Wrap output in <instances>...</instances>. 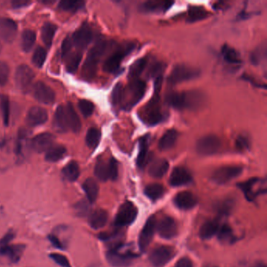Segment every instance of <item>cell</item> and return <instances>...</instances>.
I'll return each instance as SVG.
<instances>
[{
	"label": "cell",
	"instance_id": "1",
	"mask_svg": "<svg viewBox=\"0 0 267 267\" xmlns=\"http://www.w3.org/2000/svg\"><path fill=\"white\" fill-rule=\"evenodd\" d=\"M205 100V94L198 90L172 92L166 96L168 104L177 110H198Z\"/></svg>",
	"mask_w": 267,
	"mask_h": 267
},
{
	"label": "cell",
	"instance_id": "2",
	"mask_svg": "<svg viewBox=\"0 0 267 267\" xmlns=\"http://www.w3.org/2000/svg\"><path fill=\"white\" fill-rule=\"evenodd\" d=\"M109 44L106 40L96 42L87 55L83 68V76L87 80H91L96 75L97 65L106 53Z\"/></svg>",
	"mask_w": 267,
	"mask_h": 267
},
{
	"label": "cell",
	"instance_id": "3",
	"mask_svg": "<svg viewBox=\"0 0 267 267\" xmlns=\"http://www.w3.org/2000/svg\"><path fill=\"white\" fill-rule=\"evenodd\" d=\"M147 86L144 82L138 79H132L128 87L123 89V107L127 111L136 105L144 96Z\"/></svg>",
	"mask_w": 267,
	"mask_h": 267
},
{
	"label": "cell",
	"instance_id": "4",
	"mask_svg": "<svg viewBox=\"0 0 267 267\" xmlns=\"http://www.w3.org/2000/svg\"><path fill=\"white\" fill-rule=\"evenodd\" d=\"M139 114L141 115V120L149 126H155L162 122L165 116L161 109L158 94L154 93V97L144 106L141 113Z\"/></svg>",
	"mask_w": 267,
	"mask_h": 267
},
{
	"label": "cell",
	"instance_id": "5",
	"mask_svg": "<svg viewBox=\"0 0 267 267\" xmlns=\"http://www.w3.org/2000/svg\"><path fill=\"white\" fill-rule=\"evenodd\" d=\"M123 245L112 247L106 254L107 260L112 267H126L132 264L136 255L131 251H122Z\"/></svg>",
	"mask_w": 267,
	"mask_h": 267
},
{
	"label": "cell",
	"instance_id": "6",
	"mask_svg": "<svg viewBox=\"0 0 267 267\" xmlns=\"http://www.w3.org/2000/svg\"><path fill=\"white\" fill-rule=\"evenodd\" d=\"M200 76L198 68L188 66L186 64H177L172 69L168 82L172 85H176L183 82L190 81Z\"/></svg>",
	"mask_w": 267,
	"mask_h": 267
},
{
	"label": "cell",
	"instance_id": "7",
	"mask_svg": "<svg viewBox=\"0 0 267 267\" xmlns=\"http://www.w3.org/2000/svg\"><path fill=\"white\" fill-rule=\"evenodd\" d=\"M135 45L132 44H125L121 46L118 50L110 56L104 64V71L107 73H115L118 72L120 68L121 64L123 59L130 54L134 49Z\"/></svg>",
	"mask_w": 267,
	"mask_h": 267
},
{
	"label": "cell",
	"instance_id": "8",
	"mask_svg": "<svg viewBox=\"0 0 267 267\" xmlns=\"http://www.w3.org/2000/svg\"><path fill=\"white\" fill-rule=\"evenodd\" d=\"M137 208L130 202L126 201L119 207L115 219V225L117 227L129 226L135 221L137 217Z\"/></svg>",
	"mask_w": 267,
	"mask_h": 267
},
{
	"label": "cell",
	"instance_id": "9",
	"mask_svg": "<svg viewBox=\"0 0 267 267\" xmlns=\"http://www.w3.org/2000/svg\"><path fill=\"white\" fill-rule=\"evenodd\" d=\"M222 142L215 135H207L198 139L196 143V151L201 155H213L220 151Z\"/></svg>",
	"mask_w": 267,
	"mask_h": 267
},
{
	"label": "cell",
	"instance_id": "10",
	"mask_svg": "<svg viewBox=\"0 0 267 267\" xmlns=\"http://www.w3.org/2000/svg\"><path fill=\"white\" fill-rule=\"evenodd\" d=\"M175 249L168 245H161L151 251L149 255V261L154 267H162L170 263L175 256Z\"/></svg>",
	"mask_w": 267,
	"mask_h": 267
},
{
	"label": "cell",
	"instance_id": "11",
	"mask_svg": "<svg viewBox=\"0 0 267 267\" xmlns=\"http://www.w3.org/2000/svg\"><path fill=\"white\" fill-rule=\"evenodd\" d=\"M34 79L35 72L30 67L25 64L17 67L15 74L16 85L21 92L28 93L32 89Z\"/></svg>",
	"mask_w": 267,
	"mask_h": 267
},
{
	"label": "cell",
	"instance_id": "12",
	"mask_svg": "<svg viewBox=\"0 0 267 267\" xmlns=\"http://www.w3.org/2000/svg\"><path fill=\"white\" fill-rule=\"evenodd\" d=\"M243 168L238 166H226L218 168L213 172L212 180L217 184L222 185L227 183L232 179H235L241 175Z\"/></svg>",
	"mask_w": 267,
	"mask_h": 267
},
{
	"label": "cell",
	"instance_id": "13",
	"mask_svg": "<svg viewBox=\"0 0 267 267\" xmlns=\"http://www.w3.org/2000/svg\"><path fill=\"white\" fill-rule=\"evenodd\" d=\"M156 219L154 216L149 217L145 222L138 239V245H139V250L141 252H146L149 245H151L153 237H154V232L156 229Z\"/></svg>",
	"mask_w": 267,
	"mask_h": 267
},
{
	"label": "cell",
	"instance_id": "14",
	"mask_svg": "<svg viewBox=\"0 0 267 267\" xmlns=\"http://www.w3.org/2000/svg\"><path fill=\"white\" fill-rule=\"evenodd\" d=\"M33 96L39 102L44 104H53L56 99V94L53 89L43 82H37L33 86Z\"/></svg>",
	"mask_w": 267,
	"mask_h": 267
},
{
	"label": "cell",
	"instance_id": "15",
	"mask_svg": "<svg viewBox=\"0 0 267 267\" xmlns=\"http://www.w3.org/2000/svg\"><path fill=\"white\" fill-rule=\"evenodd\" d=\"M156 229L161 237L172 239L178 234V225L176 220L170 217H165L157 223Z\"/></svg>",
	"mask_w": 267,
	"mask_h": 267
},
{
	"label": "cell",
	"instance_id": "16",
	"mask_svg": "<svg viewBox=\"0 0 267 267\" xmlns=\"http://www.w3.org/2000/svg\"><path fill=\"white\" fill-rule=\"evenodd\" d=\"M92 40V32L88 25H83L75 32L72 43L79 49H84Z\"/></svg>",
	"mask_w": 267,
	"mask_h": 267
},
{
	"label": "cell",
	"instance_id": "17",
	"mask_svg": "<svg viewBox=\"0 0 267 267\" xmlns=\"http://www.w3.org/2000/svg\"><path fill=\"white\" fill-rule=\"evenodd\" d=\"M17 33V25L15 21L7 18H0V36L6 43H12L15 40Z\"/></svg>",
	"mask_w": 267,
	"mask_h": 267
},
{
	"label": "cell",
	"instance_id": "18",
	"mask_svg": "<svg viewBox=\"0 0 267 267\" xmlns=\"http://www.w3.org/2000/svg\"><path fill=\"white\" fill-rule=\"evenodd\" d=\"M174 205L181 210H190L198 204V198L190 191L179 192L174 197Z\"/></svg>",
	"mask_w": 267,
	"mask_h": 267
},
{
	"label": "cell",
	"instance_id": "19",
	"mask_svg": "<svg viewBox=\"0 0 267 267\" xmlns=\"http://www.w3.org/2000/svg\"><path fill=\"white\" fill-rule=\"evenodd\" d=\"M55 137L53 134L44 133L36 135L32 140V147L36 152H46L50 147H53Z\"/></svg>",
	"mask_w": 267,
	"mask_h": 267
},
{
	"label": "cell",
	"instance_id": "20",
	"mask_svg": "<svg viewBox=\"0 0 267 267\" xmlns=\"http://www.w3.org/2000/svg\"><path fill=\"white\" fill-rule=\"evenodd\" d=\"M191 181L192 176L190 172L181 166L174 168L170 177V183L173 186H185Z\"/></svg>",
	"mask_w": 267,
	"mask_h": 267
},
{
	"label": "cell",
	"instance_id": "21",
	"mask_svg": "<svg viewBox=\"0 0 267 267\" xmlns=\"http://www.w3.org/2000/svg\"><path fill=\"white\" fill-rule=\"evenodd\" d=\"M25 250V245L22 244L6 245L0 248V255L7 258L12 264H17L21 260Z\"/></svg>",
	"mask_w": 267,
	"mask_h": 267
},
{
	"label": "cell",
	"instance_id": "22",
	"mask_svg": "<svg viewBox=\"0 0 267 267\" xmlns=\"http://www.w3.org/2000/svg\"><path fill=\"white\" fill-rule=\"evenodd\" d=\"M48 120V113L44 107H32L27 115V123L30 126H38L46 123Z\"/></svg>",
	"mask_w": 267,
	"mask_h": 267
},
{
	"label": "cell",
	"instance_id": "23",
	"mask_svg": "<svg viewBox=\"0 0 267 267\" xmlns=\"http://www.w3.org/2000/svg\"><path fill=\"white\" fill-rule=\"evenodd\" d=\"M174 4L172 1H147L139 5L140 11L145 13H164Z\"/></svg>",
	"mask_w": 267,
	"mask_h": 267
},
{
	"label": "cell",
	"instance_id": "24",
	"mask_svg": "<svg viewBox=\"0 0 267 267\" xmlns=\"http://www.w3.org/2000/svg\"><path fill=\"white\" fill-rule=\"evenodd\" d=\"M108 213L104 209H96L89 214V224L94 229H101L107 224Z\"/></svg>",
	"mask_w": 267,
	"mask_h": 267
},
{
	"label": "cell",
	"instance_id": "25",
	"mask_svg": "<svg viewBox=\"0 0 267 267\" xmlns=\"http://www.w3.org/2000/svg\"><path fill=\"white\" fill-rule=\"evenodd\" d=\"M64 110L66 114L68 128L71 129L74 133H79L82 128L81 120L72 103H68L66 106H64Z\"/></svg>",
	"mask_w": 267,
	"mask_h": 267
},
{
	"label": "cell",
	"instance_id": "26",
	"mask_svg": "<svg viewBox=\"0 0 267 267\" xmlns=\"http://www.w3.org/2000/svg\"><path fill=\"white\" fill-rule=\"evenodd\" d=\"M170 169V163L166 159H157L151 163L149 167V175L155 179H161L166 175Z\"/></svg>",
	"mask_w": 267,
	"mask_h": 267
},
{
	"label": "cell",
	"instance_id": "27",
	"mask_svg": "<svg viewBox=\"0 0 267 267\" xmlns=\"http://www.w3.org/2000/svg\"><path fill=\"white\" fill-rule=\"evenodd\" d=\"M260 181V179L258 178H252L245 182L238 183L239 187L242 190L248 201H253L259 194H262L261 191L256 190V186Z\"/></svg>",
	"mask_w": 267,
	"mask_h": 267
},
{
	"label": "cell",
	"instance_id": "28",
	"mask_svg": "<svg viewBox=\"0 0 267 267\" xmlns=\"http://www.w3.org/2000/svg\"><path fill=\"white\" fill-rule=\"evenodd\" d=\"M53 128L58 133H66L68 130V122L64 106L60 105L55 111L53 117Z\"/></svg>",
	"mask_w": 267,
	"mask_h": 267
},
{
	"label": "cell",
	"instance_id": "29",
	"mask_svg": "<svg viewBox=\"0 0 267 267\" xmlns=\"http://www.w3.org/2000/svg\"><path fill=\"white\" fill-rule=\"evenodd\" d=\"M219 228L220 224L217 220H212L206 221L200 228V237L203 240L213 238L218 233Z\"/></svg>",
	"mask_w": 267,
	"mask_h": 267
},
{
	"label": "cell",
	"instance_id": "30",
	"mask_svg": "<svg viewBox=\"0 0 267 267\" xmlns=\"http://www.w3.org/2000/svg\"><path fill=\"white\" fill-rule=\"evenodd\" d=\"M83 188L87 195V201L90 204L95 202L99 194V186L97 182L92 178H88L83 182Z\"/></svg>",
	"mask_w": 267,
	"mask_h": 267
},
{
	"label": "cell",
	"instance_id": "31",
	"mask_svg": "<svg viewBox=\"0 0 267 267\" xmlns=\"http://www.w3.org/2000/svg\"><path fill=\"white\" fill-rule=\"evenodd\" d=\"M177 139H178V132L177 130L173 129L167 130L159 140L158 147L162 151H168L174 147Z\"/></svg>",
	"mask_w": 267,
	"mask_h": 267
},
{
	"label": "cell",
	"instance_id": "32",
	"mask_svg": "<svg viewBox=\"0 0 267 267\" xmlns=\"http://www.w3.org/2000/svg\"><path fill=\"white\" fill-rule=\"evenodd\" d=\"M57 29V25H55L54 24L51 22L45 23L42 28V40L48 48H50L52 44H53V38H54Z\"/></svg>",
	"mask_w": 267,
	"mask_h": 267
},
{
	"label": "cell",
	"instance_id": "33",
	"mask_svg": "<svg viewBox=\"0 0 267 267\" xmlns=\"http://www.w3.org/2000/svg\"><path fill=\"white\" fill-rule=\"evenodd\" d=\"M149 137L143 136L139 139V153H138L136 164L138 167L144 168L147 162V154H148Z\"/></svg>",
	"mask_w": 267,
	"mask_h": 267
},
{
	"label": "cell",
	"instance_id": "34",
	"mask_svg": "<svg viewBox=\"0 0 267 267\" xmlns=\"http://www.w3.org/2000/svg\"><path fill=\"white\" fill-rule=\"evenodd\" d=\"M209 13L202 6H190L187 13V21L190 23L197 22L209 17Z\"/></svg>",
	"mask_w": 267,
	"mask_h": 267
},
{
	"label": "cell",
	"instance_id": "35",
	"mask_svg": "<svg viewBox=\"0 0 267 267\" xmlns=\"http://www.w3.org/2000/svg\"><path fill=\"white\" fill-rule=\"evenodd\" d=\"M221 53H222L224 60L229 64H240L242 63L240 53L229 45H224L222 47Z\"/></svg>",
	"mask_w": 267,
	"mask_h": 267
},
{
	"label": "cell",
	"instance_id": "36",
	"mask_svg": "<svg viewBox=\"0 0 267 267\" xmlns=\"http://www.w3.org/2000/svg\"><path fill=\"white\" fill-rule=\"evenodd\" d=\"M144 194L149 199L156 201L163 197L165 194V188L162 184H159V183H151L145 187Z\"/></svg>",
	"mask_w": 267,
	"mask_h": 267
},
{
	"label": "cell",
	"instance_id": "37",
	"mask_svg": "<svg viewBox=\"0 0 267 267\" xmlns=\"http://www.w3.org/2000/svg\"><path fill=\"white\" fill-rule=\"evenodd\" d=\"M66 152V148L62 145L53 146L45 153V160L49 162H58L64 158Z\"/></svg>",
	"mask_w": 267,
	"mask_h": 267
},
{
	"label": "cell",
	"instance_id": "38",
	"mask_svg": "<svg viewBox=\"0 0 267 267\" xmlns=\"http://www.w3.org/2000/svg\"><path fill=\"white\" fill-rule=\"evenodd\" d=\"M62 172L64 177L70 182H75L77 180L80 175L79 164L75 161L68 162L65 167L63 169Z\"/></svg>",
	"mask_w": 267,
	"mask_h": 267
},
{
	"label": "cell",
	"instance_id": "39",
	"mask_svg": "<svg viewBox=\"0 0 267 267\" xmlns=\"http://www.w3.org/2000/svg\"><path fill=\"white\" fill-rule=\"evenodd\" d=\"M36 40V34L34 31L26 29L21 35V48L23 50L29 53L33 47Z\"/></svg>",
	"mask_w": 267,
	"mask_h": 267
},
{
	"label": "cell",
	"instance_id": "40",
	"mask_svg": "<svg viewBox=\"0 0 267 267\" xmlns=\"http://www.w3.org/2000/svg\"><path fill=\"white\" fill-rule=\"evenodd\" d=\"M217 235L219 240L224 244H230L235 241V236L233 234V229L227 224H224L221 227L219 228Z\"/></svg>",
	"mask_w": 267,
	"mask_h": 267
},
{
	"label": "cell",
	"instance_id": "41",
	"mask_svg": "<svg viewBox=\"0 0 267 267\" xmlns=\"http://www.w3.org/2000/svg\"><path fill=\"white\" fill-rule=\"evenodd\" d=\"M0 110L2 112L3 124L6 126H9L10 116V100L6 95H0Z\"/></svg>",
	"mask_w": 267,
	"mask_h": 267
},
{
	"label": "cell",
	"instance_id": "42",
	"mask_svg": "<svg viewBox=\"0 0 267 267\" xmlns=\"http://www.w3.org/2000/svg\"><path fill=\"white\" fill-rule=\"evenodd\" d=\"M95 176L98 179L105 182L109 179V167L108 162L104 160H99L96 162L94 169Z\"/></svg>",
	"mask_w": 267,
	"mask_h": 267
},
{
	"label": "cell",
	"instance_id": "43",
	"mask_svg": "<svg viewBox=\"0 0 267 267\" xmlns=\"http://www.w3.org/2000/svg\"><path fill=\"white\" fill-rule=\"evenodd\" d=\"M101 134L100 130L96 128H90L87 131L86 135V143L89 148L94 149L100 143Z\"/></svg>",
	"mask_w": 267,
	"mask_h": 267
},
{
	"label": "cell",
	"instance_id": "44",
	"mask_svg": "<svg viewBox=\"0 0 267 267\" xmlns=\"http://www.w3.org/2000/svg\"><path fill=\"white\" fill-rule=\"evenodd\" d=\"M83 55L80 52L72 53L68 57L66 62V69L69 73H75L81 63Z\"/></svg>",
	"mask_w": 267,
	"mask_h": 267
},
{
	"label": "cell",
	"instance_id": "45",
	"mask_svg": "<svg viewBox=\"0 0 267 267\" xmlns=\"http://www.w3.org/2000/svg\"><path fill=\"white\" fill-rule=\"evenodd\" d=\"M147 60L146 57L136 60L131 65L130 68L129 76L131 79H137L138 76L142 73L144 68L147 66Z\"/></svg>",
	"mask_w": 267,
	"mask_h": 267
},
{
	"label": "cell",
	"instance_id": "46",
	"mask_svg": "<svg viewBox=\"0 0 267 267\" xmlns=\"http://www.w3.org/2000/svg\"><path fill=\"white\" fill-rule=\"evenodd\" d=\"M84 6H85V2H83V1L63 0L59 3V8L64 11H78V10L83 9Z\"/></svg>",
	"mask_w": 267,
	"mask_h": 267
},
{
	"label": "cell",
	"instance_id": "47",
	"mask_svg": "<svg viewBox=\"0 0 267 267\" xmlns=\"http://www.w3.org/2000/svg\"><path fill=\"white\" fill-rule=\"evenodd\" d=\"M46 57H47L46 50L42 46H38L34 51V53L32 56V62L37 68H41L45 64Z\"/></svg>",
	"mask_w": 267,
	"mask_h": 267
},
{
	"label": "cell",
	"instance_id": "48",
	"mask_svg": "<svg viewBox=\"0 0 267 267\" xmlns=\"http://www.w3.org/2000/svg\"><path fill=\"white\" fill-rule=\"evenodd\" d=\"M267 57V44L266 43L259 45L251 55L252 64H259Z\"/></svg>",
	"mask_w": 267,
	"mask_h": 267
},
{
	"label": "cell",
	"instance_id": "49",
	"mask_svg": "<svg viewBox=\"0 0 267 267\" xmlns=\"http://www.w3.org/2000/svg\"><path fill=\"white\" fill-rule=\"evenodd\" d=\"M123 88L122 83H118L114 88L111 94V102L114 107H119L122 104L123 96Z\"/></svg>",
	"mask_w": 267,
	"mask_h": 267
},
{
	"label": "cell",
	"instance_id": "50",
	"mask_svg": "<svg viewBox=\"0 0 267 267\" xmlns=\"http://www.w3.org/2000/svg\"><path fill=\"white\" fill-rule=\"evenodd\" d=\"M79 108L84 116L89 117L94 111L95 105L90 100H80L79 102Z\"/></svg>",
	"mask_w": 267,
	"mask_h": 267
},
{
	"label": "cell",
	"instance_id": "51",
	"mask_svg": "<svg viewBox=\"0 0 267 267\" xmlns=\"http://www.w3.org/2000/svg\"><path fill=\"white\" fill-rule=\"evenodd\" d=\"M89 202L86 200H81L78 201L75 205V211L78 217H85L88 216L89 213Z\"/></svg>",
	"mask_w": 267,
	"mask_h": 267
},
{
	"label": "cell",
	"instance_id": "52",
	"mask_svg": "<svg viewBox=\"0 0 267 267\" xmlns=\"http://www.w3.org/2000/svg\"><path fill=\"white\" fill-rule=\"evenodd\" d=\"M49 257L53 260V262L61 267H72L68 258L64 255L60 254V253H51L49 255Z\"/></svg>",
	"mask_w": 267,
	"mask_h": 267
},
{
	"label": "cell",
	"instance_id": "53",
	"mask_svg": "<svg viewBox=\"0 0 267 267\" xmlns=\"http://www.w3.org/2000/svg\"><path fill=\"white\" fill-rule=\"evenodd\" d=\"M235 146L240 151H245L249 149L251 146L250 141L247 136L244 135H239L236 139Z\"/></svg>",
	"mask_w": 267,
	"mask_h": 267
},
{
	"label": "cell",
	"instance_id": "54",
	"mask_svg": "<svg viewBox=\"0 0 267 267\" xmlns=\"http://www.w3.org/2000/svg\"><path fill=\"white\" fill-rule=\"evenodd\" d=\"M10 76V68L5 62H0V86L6 85Z\"/></svg>",
	"mask_w": 267,
	"mask_h": 267
},
{
	"label": "cell",
	"instance_id": "55",
	"mask_svg": "<svg viewBox=\"0 0 267 267\" xmlns=\"http://www.w3.org/2000/svg\"><path fill=\"white\" fill-rule=\"evenodd\" d=\"M108 167H109V179L116 180L119 177V166L115 158H111L110 159L108 162Z\"/></svg>",
	"mask_w": 267,
	"mask_h": 267
},
{
	"label": "cell",
	"instance_id": "56",
	"mask_svg": "<svg viewBox=\"0 0 267 267\" xmlns=\"http://www.w3.org/2000/svg\"><path fill=\"white\" fill-rule=\"evenodd\" d=\"M72 47V40L69 37H67L63 41L62 46H61V53L63 57H66L69 54L70 51Z\"/></svg>",
	"mask_w": 267,
	"mask_h": 267
},
{
	"label": "cell",
	"instance_id": "57",
	"mask_svg": "<svg viewBox=\"0 0 267 267\" xmlns=\"http://www.w3.org/2000/svg\"><path fill=\"white\" fill-rule=\"evenodd\" d=\"M14 237H15V233H14L13 230L10 229L2 238L0 239V248L10 245V241L13 240Z\"/></svg>",
	"mask_w": 267,
	"mask_h": 267
},
{
	"label": "cell",
	"instance_id": "58",
	"mask_svg": "<svg viewBox=\"0 0 267 267\" xmlns=\"http://www.w3.org/2000/svg\"><path fill=\"white\" fill-rule=\"evenodd\" d=\"M174 267H194V266L190 258L182 257L177 261Z\"/></svg>",
	"mask_w": 267,
	"mask_h": 267
},
{
	"label": "cell",
	"instance_id": "59",
	"mask_svg": "<svg viewBox=\"0 0 267 267\" xmlns=\"http://www.w3.org/2000/svg\"><path fill=\"white\" fill-rule=\"evenodd\" d=\"M48 238H49L51 244H52L55 248H58V249H64V245H63L62 242L60 241V239H59V237H57V236L54 235V234H49Z\"/></svg>",
	"mask_w": 267,
	"mask_h": 267
},
{
	"label": "cell",
	"instance_id": "60",
	"mask_svg": "<svg viewBox=\"0 0 267 267\" xmlns=\"http://www.w3.org/2000/svg\"><path fill=\"white\" fill-rule=\"evenodd\" d=\"M11 3L13 8H21L28 6L31 2L25 1V0H17V1H13Z\"/></svg>",
	"mask_w": 267,
	"mask_h": 267
},
{
	"label": "cell",
	"instance_id": "61",
	"mask_svg": "<svg viewBox=\"0 0 267 267\" xmlns=\"http://www.w3.org/2000/svg\"><path fill=\"white\" fill-rule=\"evenodd\" d=\"M252 267H267V266L264 263H257L254 266H252Z\"/></svg>",
	"mask_w": 267,
	"mask_h": 267
},
{
	"label": "cell",
	"instance_id": "62",
	"mask_svg": "<svg viewBox=\"0 0 267 267\" xmlns=\"http://www.w3.org/2000/svg\"><path fill=\"white\" fill-rule=\"evenodd\" d=\"M205 267H216V266H211V265H209V266H205Z\"/></svg>",
	"mask_w": 267,
	"mask_h": 267
},
{
	"label": "cell",
	"instance_id": "63",
	"mask_svg": "<svg viewBox=\"0 0 267 267\" xmlns=\"http://www.w3.org/2000/svg\"><path fill=\"white\" fill-rule=\"evenodd\" d=\"M1 50H2V45H1V43H0V53H1Z\"/></svg>",
	"mask_w": 267,
	"mask_h": 267
}]
</instances>
